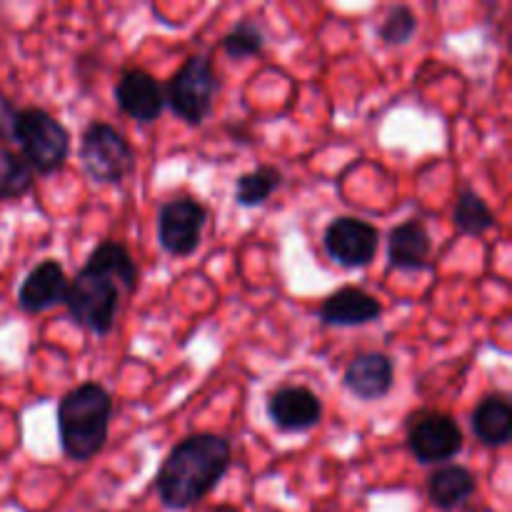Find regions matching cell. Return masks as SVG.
<instances>
[{"instance_id": "6da1fadb", "label": "cell", "mask_w": 512, "mask_h": 512, "mask_svg": "<svg viewBox=\"0 0 512 512\" xmlns=\"http://www.w3.org/2000/svg\"><path fill=\"white\" fill-rule=\"evenodd\" d=\"M138 280V265L130 250L118 240H103L78 275L68 280L63 305L78 328L105 338L113 333L123 295H133Z\"/></svg>"}, {"instance_id": "7a4b0ae2", "label": "cell", "mask_w": 512, "mask_h": 512, "mask_svg": "<svg viewBox=\"0 0 512 512\" xmlns=\"http://www.w3.org/2000/svg\"><path fill=\"white\" fill-rule=\"evenodd\" d=\"M233 465L225 435L195 433L173 445L155 478V493L168 510H188L208 498Z\"/></svg>"}, {"instance_id": "3957f363", "label": "cell", "mask_w": 512, "mask_h": 512, "mask_svg": "<svg viewBox=\"0 0 512 512\" xmlns=\"http://www.w3.org/2000/svg\"><path fill=\"white\" fill-rule=\"evenodd\" d=\"M113 398L100 383H80L58 403L60 450L73 463H88L108 443Z\"/></svg>"}, {"instance_id": "277c9868", "label": "cell", "mask_w": 512, "mask_h": 512, "mask_svg": "<svg viewBox=\"0 0 512 512\" xmlns=\"http://www.w3.org/2000/svg\"><path fill=\"white\" fill-rule=\"evenodd\" d=\"M8 135L30 168L40 175H53L68 163L70 133L55 115L43 108L10 110Z\"/></svg>"}, {"instance_id": "5b68a950", "label": "cell", "mask_w": 512, "mask_h": 512, "mask_svg": "<svg viewBox=\"0 0 512 512\" xmlns=\"http://www.w3.org/2000/svg\"><path fill=\"white\" fill-rule=\"evenodd\" d=\"M165 108L188 125H203L213 113L215 98L220 93V78L210 55L195 53L180 65L163 85Z\"/></svg>"}, {"instance_id": "8992f818", "label": "cell", "mask_w": 512, "mask_h": 512, "mask_svg": "<svg viewBox=\"0 0 512 512\" xmlns=\"http://www.w3.org/2000/svg\"><path fill=\"white\" fill-rule=\"evenodd\" d=\"M78 158L83 173L98 185H120L135 170V150L118 128L103 120L85 125Z\"/></svg>"}, {"instance_id": "52a82bcc", "label": "cell", "mask_w": 512, "mask_h": 512, "mask_svg": "<svg viewBox=\"0 0 512 512\" xmlns=\"http://www.w3.org/2000/svg\"><path fill=\"white\" fill-rule=\"evenodd\" d=\"M465 435L458 420L438 410H420L408 423V450L420 465H448L463 453Z\"/></svg>"}, {"instance_id": "ba28073f", "label": "cell", "mask_w": 512, "mask_h": 512, "mask_svg": "<svg viewBox=\"0 0 512 512\" xmlns=\"http://www.w3.org/2000/svg\"><path fill=\"white\" fill-rule=\"evenodd\" d=\"M208 208L195 198H175L158 210V243L173 258H188L203 243Z\"/></svg>"}, {"instance_id": "9c48e42d", "label": "cell", "mask_w": 512, "mask_h": 512, "mask_svg": "<svg viewBox=\"0 0 512 512\" xmlns=\"http://www.w3.org/2000/svg\"><path fill=\"white\" fill-rule=\"evenodd\" d=\"M323 245L325 253L343 268H365L378 255L380 233L368 220L340 215L325 228Z\"/></svg>"}, {"instance_id": "30bf717a", "label": "cell", "mask_w": 512, "mask_h": 512, "mask_svg": "<svg viewBox=\"0 0 512 512\" xmlns=\"http://www.w3.org/2000/svg\"><path fill=\"white\" fill-rule=\"evenodd\" d=\"M268 418L283 433H305L323 420V400L305 385H285L268 398Z\"/></svg>"}, {"instance_id": "8fae6325", "label": "cell", "mask_w": 512, "mask_h": 512, "mask_svg": "<svg viewBox=\"0 0 512 512\" xmlns=\"http://www.w3.org/2000/svg\"><path fill=\"white\" fill-rule=\"evenodd\" d=\"M115 103L120 113L138 123H153L165 110L163 85L143 68H128L115 83Z\"/></svg>"}, {"instance_id": "7c38bea8", "label": "cell", "mask_w": 512, "mask_h": 512, "mask_svg": "<svg viewBox=\"0 0 512 512\" xmlns=\"http://www.w3.org/2000/svg\"><path fill=\"white\" fill-rule=\"evenodd\" d=\"M345 390L365 403L383 400L395 385V360L388 353H358L343 373Z\"/></svg>"}, {"instance_id": "4fadbf2b", "label": "cell", "mask_w": 512, "mask_h": 512, "mask_svg": "<svg viewBox=\"0 0 512 512\" xmlns=\"http://www.w3.org/2000/svg\"><path fill=\"white\" fill-rule=\"evenodd\" d=\"M65 290H68V275L58 260H40L18 288V305L23 313L38 315L45 310L63 305Z\"/></svg>"}, {"instance_id": "5bb4252c", "label": "cell", "mask_w": 512, "mask_h": 512, "mask_svg": "<svg viewBox=\"0 0 512 512\" xmlns=\"http://www.w3.org/2000/svg\"><path fill=\"white\" fill-rule=\"evenodd\" d=\"M430 255H433V240L428 225L420 218L405 220L388 233V260L393 270L423 273L430 270Z\"/></svg>"}, {"instance_id": "9a60e30c", "label": "cell", "mask_w": 512, "mask_h": 512, "mask_svg": "<svg viewBox=\"0 0 512 512\" xmlns=\"http://www.w3.org/2000/svg\"><path fill=\"white\" fill-rule=\"evenodd\" d=\"M318 315L325 325H333V328H360V325L380 320L383 303L375 295L365 293L363 288L348 285V288H340L328 295L320 303Z\"/></svg>"}, {"instance_id": "2e32d148", "label": "cell", "mask_w": 512, "mask_h": 512, "mask_svg": "<svg viewBox=\"0 0 512 512\" xmlns=\"http://www.w3.org/2000/svg\"><path fill=\"white\" fill-rule=\"evenodd\" d=\"M475 488H478V480H475L473 470L458 463L440 465L438 470L430 473L428 485H425L430 505L440 512H455L463 508L475 495Z\"/></svg>"}, {"instance_id": "e0dca14e", "label": "cell", "mask_w": 512, "mask_h": 512, "mask_svg": "<svg viewBox=\"0 0 512 512\" xmlns=\"http://www.w3.org/2000/svg\"><path fill=\"white\" fill-rule=\"evenodd\" d=\"M470 428L488 448H505L512 438V405L508 395H485L470 415Z\"/></svg>"}, {"instance_id": "ac0fdd59", "label": "cell", "mask_w": 512, "mask_h": 512, "mask_svg": "<svg viewBox=\"0 0 512 512\" xmlns=\"http://www.w3.org/2000/svg\"><path fill=\"white\" fill-rule=\"evenodd\" d=\"M453 225L460 235H480L490 233L495 228V213L490 210V205L480 198V193L475 188H463L458 193L453 208Z\"/></svg>"}, {"instance_id": "d6986e66", "label": "cell", "mask_w": 512, "mask_h": 512, "mask_svg": "<svg viewBox=\"0 0 512 512\" xmlns=\"http://www.w3.org/2000/svg\"><path fill=\"white\" fill-rule=\"evenodd\" d=\"M280 185H283V173L275 165H260L248 173H240L235 180V203L240 208H258Z\"/></svg>"}, {"instance_id": "ffe728a7", "label": "cell", "mask_w": 512, "mask_h": 512, "mask_svg": "<svg viewBox=\"0 0 512 512\" xmlns=\"http://www.w3.org/2000/svg\"><path fill=\"white\" fill-rule=\"evenodd\" d=\"M35 185V170L18 150L0 145V200H18Z\"/></svg>"}, {"instance_id": "44dd1931", "label": "cell", "mask_w": 512, "mask_h": 512, "mask_svg": "<svg viewBox=\"0 0 512 512\" xmlns=\"http://www.w3.org/2000/svg\"><path fill=\"white\" fill-rule=\"evenodd\" d=\"M265 43H268V38H265V30L260 28L258 20L243 18L223 35L220 48L230 60H245L263 53Z\"/></svg>"}, {"instance_id": "7402d4cb", "label": "cell", "mask_w": 512, "mask_h": 512, "mask_svg": "<svg viewBox=\"0 0 512 512\" xmlns=\"http://www.w3.org/2000/svg\"><path fill=\"white\" fill-rule=\"evenodd\" d=\"M418 30V18L408 5H393L388 8L385 18L380 20L378 35L388 45H408Z\"/></svg>"}]
</instances>
